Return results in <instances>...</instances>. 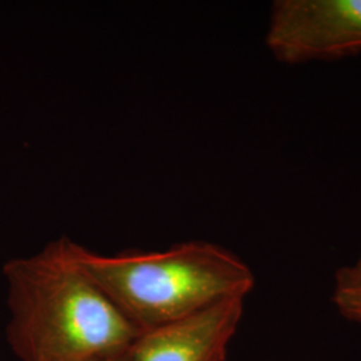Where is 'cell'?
Here are the masks:
<instances>
[{
    "label": "cell",
    "instance_id": "6da1fadb",
    "mask_svg": "<svg viewBox=\"0 0 361 361\" xmlns=\"http://www.w3.org/2000/svg\"><path fill=\"white\" fill-rule=\"evenodd\" d=\"M61 237L4 264L7 341L20 361H97L128 356L141 332L78 264Z\"/></svg>",
    "mask_w": 361,
    "mask_h": 361
},
{
    "label": "cell",
    "instance_id": "7a4b0ae2",
    "mask_svg": "<svg viewBox=\"0 0 361 361\" xmlns=\"http://www.w3.org/2000/svg\"><path fill=\"white\" fill-rule=\"evenodd\" d=\"M71 250L83 271L141 334L226 300H245L256 284L245 261L207 241L114 255H99L73 241Z\"/></svg>",
    "mask_w": 361,
    "mask_h": 361
},
{
    "label": "cell",
    "instance_id": "3957f363",
    "mask_svg": "<svg viewBox=\"0 0 361 361\" xmlns=\"http://www.w3.org/2000/svg\"><path fill=\"white\" fill-rule=\"evenodd\" d=\"M265 43L288 65L355 55L361 51V0H277Z\"/></svg>",
    "mask_w": 361,
    "mask_h": 361
},
{
    "label": "cell",
    "instance_id": "277c9868",
    "mask_svg": "<svg viewBox=\"0 0 361 361\" xmlns=\"http://www.w3.org/2000/svg\"><path fill=\"white\" fill-rule=\"evenodd\" d=\"M243 298L222 301L209 310L140 335L130 361H226L233 337L244 316Z\"/></svg>",
    "mask_w": 361,
    "mask_h": 361
},
{
    "label": "cell",
    "instance_id": "5b68a950",
    "mask_svg": "<svg viewBox=\"0 0 361 361\" xmlns=\"http://www.w3.org/2000/svg\"><path fill=\"white\" fill-rule=\"evenodd\" d=\"M332 300L336 308L348 320L361 316V280H336Z\"/></svg>",
    "mask_w": 361,
    "mask_h": 361
},
{
    "label": "cell",
    "instance_id": "8992f818",
    "mask_svg": "<svg viewBox=\"0 0 361 361\" xmlns=\"http://www.w3.org/2000/svg\"><path fill=\"white\" fill-rule=\"evenodd\" d=\"M336 280H344V281H353L361 280V256L352 267L344 268L337 273Z\"/></svg>",
    "mask_w": 361,
    "mask_h": 361
},
{
    "label": "cell",
    "instance_id": "52a82bcc",
    "mask_svg": "<svg viewBox=\"0 0 361 361\" xmlns=\"http://www.w3.org/2000/svg\"><path fill=\"white\" fill-rule=\"evenodd\" d=\"M97 361H130L129 355L128 356H122V357H113V359H104V360Z\"/></svg>",
    "mask_w": 361,
    "mask_h": 361
},
{
    "label": "cell",
    "instance_id": "ba28073f",
    "mask_svg": "<svg viewBox=\"0 0 361 361\" xmlns=\"http://www.w3.org/2000/svg\"><path fill=\"white\" fill-rule=\"evenodd\" d=\"M350 322H355V323L360 324L361 325V316H357V317H355V319H352Z\"/></svg>",
    "mask_w": 361,
    "mask_h": 361
}]
</instances>
